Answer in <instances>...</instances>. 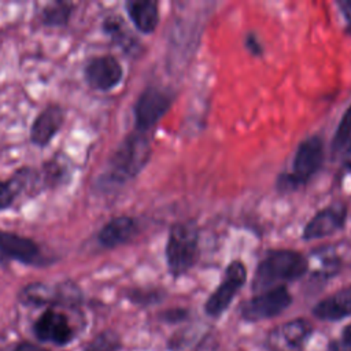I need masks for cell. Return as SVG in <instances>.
I'll list each match as a JSON object with an SVG mask.
<instances>
[{"mask_svg":"<svg viewBox=\"0 0 351 351\" xmlns=\"http://www.w3.org/2000/svg\"><path fill=\"white\" fill-rule=\"evenodd\" d=\"M308 270V259L296 250H270L259 261L252 277V291L263 292L284 282L303 277Z\"/></svg>","mask_w":351,"mask_h":351,"instance_id":"1","label":"cell"},{"mask_svg":"<svg viewBox=\"0 0 351 351\" xmlns=\"http://www.w3.org/2000/svg\"><path fill=\"white\" fill-rule=\"evenodd\" d=\"M151 158V140L147 133L134 130L123 138L108 160L101 180L107 186H119L133 180Z\"/></svg>","mask_w":351,"mask_h":351,"instance_id":"2","label":"cell"},{"mask_svg":"<svg viewBox=\"0 0 351 351\" xmlns=\"http://www.w3.org/2000/svg\"><path fill=\"white\" fill-rule=\"evenodd\" d=\"M199 236V228L191 219L171 225L165 255L169 273L173 277L184 276L196 265L200 255Z\"/></svg>","mask_w":351,"mask_h":351,"instance_id":"3","label":"cell"},{"mask_svg":"<svg viewBox=\"0 0 351 351\" xmlns=\"http://www.w3.org/2000/svg\"><path fill=\"white\" fill-rule=\"evenodd\" d=\"M324 163V141L319 136H308L302 140L292 159V170L277 177L278 192L289 193L306 185Z\"/></svg>","mask_w":351,"mask_h":351,"instance_id":"4","label":"cell"},{"mask_svg":"<svg viewBox=\"0 0 351 351\" xmlns=\"http://www.w3.org/2000/svg\"><path fill=\"white\" fill-rule=\"evenodd\" d=\"M247 280V267L243 261L233 259L225 269L223 277L214 292L204 303V311L210 317H219L228 310L234 296L243 288Z\"/></svg>","mask_w":351,"mask_h":351,"instance_id":"5","label":"cell"},{"mask_svg":"<svg viewBox=\"0 0 351 351\" xmlns=\"http://www.w3.org/2000/svg\"><path fill=\"white\" fill-rule=\"evenodd\" d=\"M174 96L162 88L148 86L137 97L134 104L136 130L147 133L170 110Z\"/></svg>","mask_w":351,"mask_h":351,"instance_id":"6","label":"cell"},{"mask_svg":"<svg viewBox=\"0 0 351 351\" xmlns=\"http://www.w3.org/2000/svg\"><path fill=\"white\" fill-rule=\"evenodd\" d=\"M292 303V295L285 285L259 292L240 307L241 317L248 322H258L280 315Z\"/></svg>","mask_w":351,"mask_h":351,"instance_id":"7","label":"cell"},{"mask_svg":"<svg viewBox=\"0 0 351 351\" xmlns=\"http://www.w3.org/2000/svg\"><path fill=\"white\" fill-rule=\"evenodd\" d=\"M19 299L27 306H44V304H77L81 299L78 288L71 282H63L59 285H48L43 282H34L26 285Z\"/></svg>","mask_w":351,"mask_h":351,"instance_id":"8","label":"cell"},{"mask_svg":"<svg viewBox=\"0 0 351 351\" xmlns=\"http://www.w3.org/2000/svg\"><path fill=\"white\" fill-rule=\"evenodd\" d=\"M347 214L348 208L341 202H336L321 208L304 225L302 239L310 241L335 234L346 226Z\"/></svg>","mask_w":351,"mask_h":351,"instance_id":"9","label":"cell"},{"mask_svg":"<svg viewBox=\"0 0 351 351\" xmlns=\"http://www.w3.org/2000/svg\"><path fill=\"white\" fill-rule=\"evenodd\" d=\"M123 75V69L111 55L95 56L85 66V80L90 88L110 90L117 86Z\"/></svg>","mask_w":351,"mask_h":351,"instance_id":"10","label":"cell"},{"mask_svg":"<svg viewBox=\"0 0 351 351\" xmlns=\"http://www.w3.org/2000/svg\"><path fill=\"white\" fill-rule=\"evenodd\" d=\"M34 335L38 340L58 346L69 344L74 339V330L63 313L48 308L33 325Z\"/></svg>","mask_w":351,"mask_h":351,"instance_id":"11","label":"cell"},{"mask_svg":"<svg viewBox=\"0 0 351 351\" xmlns=\"http://www.w3.org/2000/svg\"><path fill=\"white\" fill-rule=\"evenodd\" d=\"M313 332L311 324L304 318H295L270 333V346L277 351H300Z\"/></svg>","mask_w":351,"mask_h":351,"instance_id":"12","label":"cell"},{"mask_svg":"<svg viewBox=\"0 0 351 351\" xmlns=\"http://www.w3.org/2000/svg\"><path fill=\"white\" fill-rule=\"evenodd\" d=\"M0 254L26 265L43 262L40 247L33 240L5 230H0Z\"/></svg>","mask_w":351,"mask_h":351,"instance_id":"13","label":"cell"},{"mask_svg":"<svg viewBox=\"0 0 351 351\" xmlns=\"http://www.w3.org/2000/svg\"><path fill=\"white\" fill-rule=\"evenodd\" d=\"M64 121V111L59 106H49L43 110L34 119L30 129V140L33 144L44 147L58 133Z\"/></svg>","mask_w":351,"mask_h":351,"instance_id":"14","label":"cell"},{"mask_svg":"<svg viewBox=\"0 0 351 351\" xmlns=\"http://www.w3.org/2000/svg\"><path fill=\"white\" fill-rule=\"evenodd\" d=\"M138 232V225L134 218L128 215L115 217L108 221L99 232V243L107 248L118 247L132 240Z\"/></svg>","mask_w":351,"mask_h":351,"instance_id":"15","label":"cell"},{"mask_svg":"<svg viewBox=\"0 0 351 351\" xmlns=\"http://www.w3.org/2000/svg\"><path fill=\"white\" fill-rule=\"evenodd\" d=\"M313 314L324 321H337L351 315V285L340 288L335 293L319 300Z\"/></svg>","mask_w":351,"mask_h":351,"instance_id":"16","label":"cell"},{"mask_svg":"<svg viewBox=\"0 0 351 351\" xmlns=\"http://www.w3.org/2000/svg\"><path fill=\"white\" fill-rule=\"evenodd\" d=\"M125 7L130 21L138 32L144 34L155 32L159 23V7L156 1L130 0L125 4Z\"/></svg>","mask_w":351,"mask_h":351,"instance_id":"17","label":"cell"},{"mask_svg":"<svg viewBox=\"0 0 351 351\" xmlns=\"http://www.w3.org/2000/svg\"><path fill=\"white\" fill-rule=\"evenodd\" d=\"M103 29L114 44L122 48L125 52L133 53L138 49V40L132 34L122 16L118 14L108 15L103 22Z\"/></svg>","mask_w":351,"mask_h":351,"instance_id":"18","label":"cell"},{"mask_svg":"<svg viewBox=\"0 0 351 351\" xmlns=\"http://www.w3.org/2000/svg\"><path fill=\"white\" fill-rule=\"evenodd\" d=\"M29 169H22L18 171L10 181L3 182L0 181V210L7 208L11 206L14 199L19 195L22 188L27 184L29 180Z\"/></svg>","mask_w":351,"mask_h":351,"instance_id":"19","label":"cell"},{"mask_svg":"<svg viewBox=\"0 0 351 351\" xmlns=\"http://www.w3.org/2000/svg\"><path fill=\"white\" fill-rule=\"evenodd\" d=\"M348 145H351V106H348L343 112L335 130L332 138V151L333 154H340L344 152Z\"/></svg>","mask_w":351,"mask_h":351,"instance_id":"20","label":"cell"},{"mask_svg":"<svg viewBox=\"0 0 351 351\" xmlns=\"http://www.w3.org/2000/svg\"><path fill=\"white\" fill-rule=\"evenodd\" d=\"M73 11L71 3H53L43 10V23L51 26L64 25L69 21V16Z\"/></svg>","mask_w":351,"mask_h":351,"instance_id":"21","label":"cell"},{"mask_svg":"<svg viewBox=\"0 0 351 351\" xmlns=\"http://www.w3.org/2000/svg\"><path fill=\"white\" fill-rule=\"evenodd\" d=\"M121 347L119 337L114 332H101L97 335L84 351H118Z\"/></svg>","mask_w":351,"mask_h":351,"instance_id":"22","label":"cell"},{"mask_svg":"<svg viewBox=\"0 0 351 351\" xmlns=\"http://www.w3.org/2000/svg\"><path fill=\"white\" fill-rule=\"evenodd\" d=\"M165 293L160 289H134L129 293V299L138 304H154L160 302Z\"/></svg>","mask_w":351,"mask_h":351,"instance_id":"23","label":"cell"},{"mask_svg":"<svg viewBox=\"0 0 351 351\" xmlns=\"http://www.w3.org/2000/svg\"><path fill=\"white\" fill-rule=\"evenodd\" d=\"M244 47L245 49L252 55V56H262L263 55V45L258 37L256 33L254 32H248L244 37Z\"/></svg>","mask_w":351,"mask_h":351,"instance_id":"24","label":"cell"},{"mask_svg":"<svg viewBox=\"0 0 351 351\" xmlns=\"http://www.w3.org/2000/svg\"><path fill=\"white\" fill-rule=\"evenodd\" d=\"M160 317L165 322L176 324V322H181V321L188 318V310H185V308H170V310L163 311Z\"/></svg>","mask_w":351,"mask_h":351,"instance_id":"25","label":"cell"},{"mask_svg":"<svg viewBox=\"0 0 351 351\" xmlns=\"http://www.w3.org/2000/svg\"><path fill=\"white\" fill-rule=\"evenodd\" d=\"M336 5L346 21V33L351 34V0H337Z\"/></svg>","mask_w":351,"mask_h":351,"instance_id":"26","label":"cell"},{"mask_svg":"<svg viewBox=\"0 0 351 351\" xmlns=\"http://www.w3.org/2000/svg\"><path fill=\"white\" fill-rule=\"evenodd\" d=\"M330 351H351V344L344 343L343 340H336L329 344Z\"/></svg>","mask_w":351,"mask_h":351,"instance_id":"27","label":"cell"},{"mask_svg":"<svg viewBox=\"0 0 351 351\" xmlns=\"http://www.w3.org/2000/svg\"><path fill=\"white\" fill-rule=\"evenodd\" d=\"M14 351H48V350L32 343H21Z\"/></svg>","mask_w":351,"mask_h":351,"instance_id":"28","label":"cell"},{"mask_svg":"<svg viewBox=\"0 0 351 351\" xmlns=\"http://www.w3.org/2000/svg\"><path fill=\"white\" fill-rule=\"evenodd\" d=\"M341 340H343L344 343L351 344V324L343 328V332H341Z\"/></svg>","mask_w":351,"mask_h":351,"instance_id":"29","label":"cell"},{"mask_svg":"<svg viewBox=\"0 0 351 351\" xmlns=\"http://www.w3.org/2000/svg\"><path fill=\"white\" fill-rule=\"evenodd\" d=\"M343 154H344V166L351 169V145H348Z\"/></svg>","mask_w":351,"mask_h":351,"instance_id":"30","label":"cell"}]
</instances>
